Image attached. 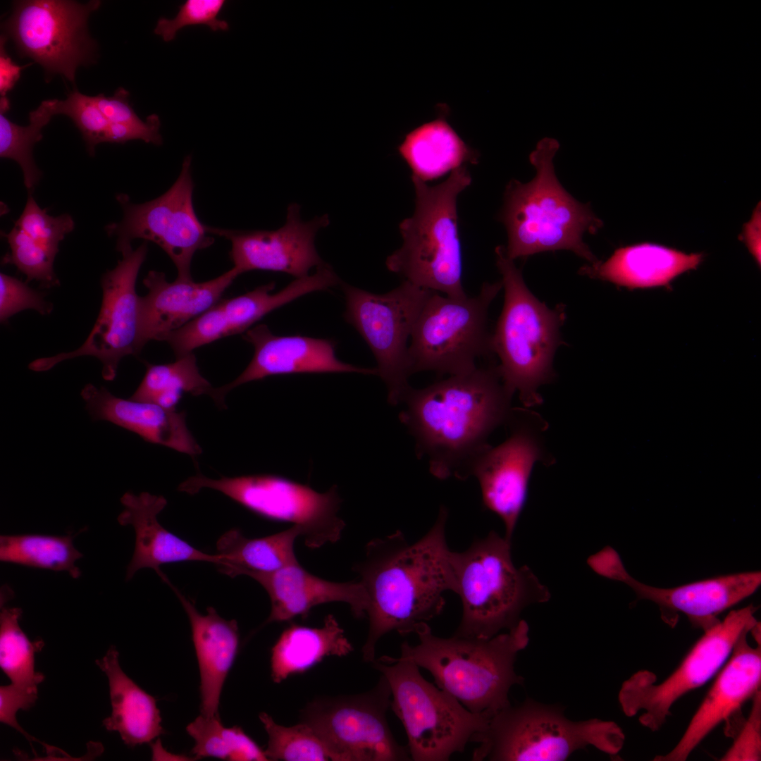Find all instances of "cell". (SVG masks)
Segmentation results:
<instances>
[{
	"label": "cell",
	"instance_id": "obj_23",
	"mask_svg": "<svg viewBox=\"0 0 761 761\" xmlns=\"http://www.w3.org/2000/svg\"><path fill=\"white\" fill-rule=\"evenodd\" d=\"M743 633L714 677V681L676 745L657 761H684L720 723L741 711L760 690L761 646H751Z\"/></svg>",
	"mask_w": 761,
	"mask_h": 761
},
{
	"label": "cell",
	"instance_id": "obj_33",
	"mask_svg": "<svg viewBox=\"0 0 761 761\" xmlns=\"http://www.w3.org/2000/svg\"><path fill=\"white\" fill-rule=\"evenodd\" d=\"M302 535L297 526L259 538H248L238 529H230L217 542L218 553L223 557L220 570L233 577L248 571L271 572L297 564L294 544Z\"/></svg>",
	"mask_w": 761,
	"mask_h": 761
},
{
	"label": "cell",
	"instance_id": "obj_11",
	"mask_svg": "<svg viewBox=\"0 0 761 761\" xmlns=\"http://www.w3.org/2000/svg\"><path fill=\"white\" fill-rule=\"evenodd\" d=\"M757 607L729 612L723 620L703 630L679 666L662 682L654 673L640 670L624 681L618 694L624 714L638 716L641 724L658 731L674 704L682 696L713 679L731 655L740 637L757 623Z\"/></svg>",
	"mask_w": 761,
	"mask_h": 761
},
{
	"label": "cell",
	"instance_id": "obj_26",
	"mask_svg": "<svg viewBox=\"0 0 761 761\" xmlns=\"http://www.w3.org/2000/svg\"><path fill=\"white\" fill-rule=\"evenodd\" d=\"M124 509L117 520L121 526L131 525L135 531V545L127 567L126 580L142 568L153 569L167 584L170 582L160 566L166 563L198 561L220 565L223 557L204 552L161 526L157 519L167 505L161 495L126 492L120 498Z\"/></svg>",
	"mask_w": 761,
	"mask_h": 761
},
{
	"label": "cell",
	"instance_id": "obj_39",
	"mask_svg": "<svg viewBox=\"0 0 761 761\" xmlns=\"http://www.w3.org/2000/svg\"><path fill=\"white\" fill-rule=\"evenodd\" d=\"M259 717L268 737L264 750L269 760L338 761L329 746L306 723L285 726L266 712H261Z\"/></svg>",
	"mask_w": 761,
	"mask_h": 761
},
{
	"label": "cell",
	"instance_id": "obj_43",
	"mask_svg": "<svg viewBox=\"0 0 761 761\" xmlns=\"http://www.w3.org/2000/svg\"><path fill=\"white\" fill-rule=\"evenodd\" d=\"M225 3V0H187L180 6L174 18H159L154 33L168 42L174 39L178 30L189 25H205L213 31L228 30L227 21L218 18Z\"/></svg>",
	"mask_w": 761,
	"mask_h": 761
},
{
	"label": "cell",
	"instance_id": "obj_15",
	"mask_svg": "<svg viewBox=\"0 0 761 761\" xmlns=\"http://www.w3.org/2000/svg\"><path fill=\"white\" fill-rule=\"evenodd\" d=\"M191 163V156H187L175 182L153 200L135 204L127 194H117L123 218L105 228L109 236L116 237L119 252L132 247L131 242L137 238L154 242L175 264L177 278L186 280H192L191 264L194 254L214 242L194 209Z\"/></svg>",
	"mask_w": 761,
	"mask_h": 761
},
{
	"label": "cell",
	"instance_id": "obj_44",
	"mask_svg": "<svg viewBox=\"0 0 761 761\" xmlns=\"http://www.w3.org/2000/svg\"><path fill=\"white\" fill-rule=\"evenodd\" d=\"M32 239L49 247L58 249L59 243L75 227L73 218L68 214L51 216L47 209L37 204L29 194L25 208L15 224Z\"/></svg>",
	"mask_w": 761,
	"mask_h": 761
},
{
	"label": "cell",
	"instance_id": "obj_48",
	"mask_svg": "<svg viewBox=\"0 0 761 761\" xmlns=\"http://www.w3.org/2000/svg\"><path fill=\"white\" fill-rule=\"evenodd\" d=\"M37 698L30 697L15 689L11 685L0 687V720L23 734L29 741H36L27 734L18 724L16 714L20 709L27 710L32 707Z\"/></svg>",
	"mask_w": 761,
	"mask_h": 761
},
{
	"label": "cell",
	"instance_id": "obj_50",
	"mask_svg": "<svg viewBox=\"0 0 761 761\" xmlns=\"http://www.w3.org/2000/svg\"><path fill=\"white\" fill-rule=\"evenodd\" d=\"M757 215L758 214L757 213V216L746 225V228L745 229V236L748 247L750 248L755 256L757 259L759 258L760 260V256L759 255L760 249H758V247H760V216L758 217Z\"/></svg>",
	"mask_w": 761,
	"mask_h": 761
},
{
	"label": "cell",
	"instance_id": "obj_41",
	"mask_svg": "<svg viewBox=\"0 0 761 761\" xmlns=\"http://www.w3.org/2000/svg\"><path fill=\"white\" fill-rule=\"evenodd\" d=\"M56 112L69 117L80 131L89 155L94 156L95 147L104 142L109 122L99 110L94 97L80 93L75 89L64 100L57 99Z\"/></svg>",
	"mask_w": 761,
	"mask_h": 761
},
{
	"label": "cell",
	"instance_id": "obj_27",
	"mask_svg": "<svg viewBox=\"0 0 761 761\" xmlns=\"http://www.w3.org/2000/svg\"><path fill=\"white\" fill-rule=\"evenodd\" d=\"M86 409L96 421H110L134 432L144 440L161 445L192 457L202 452L186 424L185 413L156 404L125 400L105 387L87 383L81 391Z\"/></svg>",
	"mask_w": 761,
	"mask_h": 761
},
{
	"label": "cell",
	"instance_id": "obj_14",
	"mask_svg": "<svg viewBox=\"0 0 761 761\" xmlns=\"http://www.w3.org/2000/svg\"><path fill=\"white\" fill-rule=\"evenodd\" d=\"M101 4L99 0L17 1L2 24L4 35L13 40L20 56L43 68L47 81L61 74L74 82L77 68L94 61L96 47L87 20Z\"/></svg>",
	"mask_w": 761,
	"mask_h": 761
},
{
	"label": "cell",
	"instance_id": "obj_3",
	"mask_svg": "<svg viewBox=\"0 0 761 761\" xmlns=\"http://www.w3.org/2000/svg\"><path fill=\"white\" fill-rule=\"evenodd\" d=\"M529 626L521 619L514 628L490 638L434 635L427 623L416 631L419 643L404 641L402 660L415 663L433 676L438 688L474 713H494L511 704L509 693L524 678L514 668L518 653L529 642Z\"/></svg>",
	"mask_w": 761,
	"mask_h": 761
},
{
	"label": "cell",
	"instance_id": "obj_37",
	"mask_svg": "<svg viewBox=\"0 0 761 761\" xmlns=\"http://www.w3.org/2000/svg\"><path fill=\"white\" fill-rule=\"evenodd\" d=\"M194 739L195 758L235 761H268L265 750L238 726L225 727L220 717L200 714L186 727Z\"/></svg>",
	"mask_w": 761,
	"mask_h": 761
},
{
	"label": "cell",
	"instance_id": "obj_51",
	"mask_svg": "<svg viewBox=\"0 0 761 761\" xmlns=\"http://www.w3.org/2000/svg\"><path fill=\"white\" fill-rule=\"evenodd\" d=\"M10 109L9 100L6 97H1L0 99V113H6Z\"/></svg>",
	"mask_w": 761,
	"mask_h": 761
},
{
	"label": "cell",
	"instance_id": "obj_28",
	"mask_svg": "<svg viewBox=\"0 0 761 761\" xmlns=\"http://www.w3.org/2000/svg\"><path fill=\"white\" fill-rule=\"evenodd\" d=\"M190 623L200 675V712L220 717L219 703L226 678L235 660L240 643L237 623L221 617L212 607L199 612L194 603L171 583Z\"/></svg>",
	"mask_w": 761,
	"mask_h": 761
},
{
	"label": "cell",
	"instance_id": "obj_19",
	"mask_svg": "<svg viewBox=\"0 0 761 761\" xmlns=\"http://www.w3.org/2000/svg\"><path fill=\"white\" fill-rule=\"evenodd\" d=\"M524 411L513 409L507 423L510 434L501 444L490 446L474 462L469 477L478 481L483 507L502 521L505 537L512 541L526 502L528 483L535 464L550 462L537 423Z\"/></svg>",
	"mask_w": 761,
	"mask_h": 761
},
{
	"label": "cell",
	"instance_id": "obj_5",
	"mask_svg": "<svg viewBox=\"0 0 761 761\" xmlns=\"http://www.w3.org/2000/svg\"><path fill=\"white\" fill-rule=\"evenodd\" d=\"M511 542L492 531L466 550L452 551L454 593L462 606L454 635L490 638L516 626L528 606L550 600L532 570L514 564Z\"/></svg>",
	"mask_w": 761,
	"mask_h": 761
},
{
	"label": "cell",
	"instance_id": "obj_1",
	"mask_svg": "<svg viewBox=\"0 0 761 761\" xmlns=\"http://www.w3.org/2000/svg\"><path fill=\"white\" fill-rule=\"evenodd\" d=\"M447 509L442 506L430 530L414 543L401 531L373 538L362 561L354 566L367 600L368 636L361 652L366 662L375 660L379 639L392 631L415 633L438 616L444 593L455 590L452 550L446 540Z\"/></svg>",
	"mask_w": 761,
	"mask_h": 761
},
{
	"label": "cell",
	"instance_id": "obj_4",
	"mask_svg": "<svg viewBox=\"0 0 761 761\" xmlns=\"http://www.w3.org/2000/svg\"><path fill=\"white\" fill-rule=\"evenodd\" d=\"M559 141L545 137L528 159L536 169L527 183L511 180L505 192L500 218L506 226V255L512 260L546 251L571 250L590 264L598 261L583 242L584 233H595L602 222L569 194L558 181L553 159Z\"/></svg>",
	"mask_w": 761,
	"mask_h": 761
},
{
	"label": "cell",
	"instance_id": "obj_12",
	"mask_svg": "<svg viewBox=\"0 0 761 761\" xmlns=\"http://www.w3.org/2000/svg\"><path fill=\"white\" fill-rule=\"evenodd\" d=\"M184 488L190 495L203 488L216 490L262 517L292 523L302 528L304 543L311 549L336 543L345 526L338 514L341 500L335 485L319 493L276 475L214 479L197 473L185 481Z\"/></svg>",
	"mask_w": 761,
	"mask_h": 761
},
{
	"label": "cell",
	"instance_id": "obj_30",
	"mask_svg": "<svg viewBox=\"0 0 761 761\" xmlns=\"http://www.w3.org/2000/svg\"><path fill=\"white\" fill-rule=\"evenodd\" d=\"M119 653L110 647L103 658L95 661L106 674L109 684L111 714L103 720L106 730L118 731L129 747L149 743L166 733L161 725L156 700L142 689L122 670Z\"/></svg>",
	"mask_w": 761,
	"mask_h": 761
},
{
	"label": "cell",
	"instance_id": "obj_22",
	"mask_svg": "<svg viewBox=\"0 0 761 761\" xmlns=\"http://www.w3.org/2000/svg\"><path fill=\"white\" fill-rule=\"evenodd\" d=\"M254 349L243 372L232 382L214 388L211 397L225 408V395L242 384L275 375L321 373H359L377 375L376 368L359 367L341 361L333 340L302 335L278 336L266 324L252 327L242 335Z\"/></svg>",
	"mask_w": 761,
	"mask_h": 761
},
{
	"label": "cell",
	"instance_id": "obj_6",
	"mask_svg": "<svg viewBox=\"0 0 761 761\" xmlns=\"http://www.w3.org/2000/svg\"><path fill=\"white\" fill-rule=\"evenodd\" d=\"M505 301L491 349L500 359L497 369L509 393L517 392L525 407L542 403L539 388L554 378L552 361L559 345L564 308H548L526 287L521 271L507 257L504 246L495 248Z\"/></svg>",
	"mask_w": 761,
	"mask_h": 761
},
{
	"label": "cell",
	"instance_id": "obj_25",
	"mask_svg": "<svg viewBox=\"0 0 761 761\" xmlns=\"http://www.w3.org/2000/svg\"><path fill=\"white\" fill-rule=\"evenodd\" d=\"M242 575L256 581L267 592L271 612L266 624L306 618L319 605L342 602L357 618L366 616L367 600L359 581L334 582L314 576L297 563L271 572L248 571Z\"/></svg>",
	"mask_w": 761,
	"mask_h": 761
},
{
	"label": "cell",
	"instance_id": "obj_32",
	"mask_svg": "<svg viewBox=\"0 0 761 761\" xmlns=\"http://www.w3.org/2000/svg\"><path fill=\"white\" fill-rule=\"evenodd\" d=\"M353 650L344 630L332 614L325 617L323 625L319 628L292 624L281 633L271 648V678L280 683L292 675L304 672L326 657H345Z\"/></svg>",
	"mask_w": 761,
	"mask_h": 761
},
{
	"label": "cell",
	"instance_id": "obj_38",
	"mask_svg": "<svg viewBox=\"0 0 761 761\" xmlns=\"http://www.w3.org/2000/svg\"><path fill=\"white\" fill-rule=\"evenodd\" d=\"M57 99H47L29 114V125H18L0 113V156L16 161L22 169L28 191L38 183L42 173L35 164L32 150L42 137V129L57 115Z\"/></svg>",
	"mask_w": 761,
	"mask_h": 761
},
{
	"label": "cell",
	"instance_id": "obj_20",
	"mask_svg": "<svg viewBox=\"0 0 761 761\" xmlns=\"http://www.w3.org/2000/svg\"><path fill=\"white\" fill-rule=\"evenodd\" d=\"M341 282L327 264L316 268L312 275L295 278L276 293H272L276 284L271 282L240 296L221 299L182 327L164 335L161 341L166 342L178 358L221 338L244 333L271 311L307 294L328 290Z\"/></svg>",
	"mask_w": 761,
	"mask_h": 761
},
{
	"label": "cell",
	"instance_id": "obj_40",
	"mask_svg": "<svg viewBox=\"0 0 761 761\" xmlns=\"http://www.w3.org/2000/svg\"><path fill=\"white\" fill-rule=\"evenodd\" d=\"M4 236L10 247V252L3 259L4 264L16 266L27 276L26 283L35 280L47 288L59 285L54 270V259L59 249L32 239L16 225Z\"/></svg>",
	"mask_w": 761,
	"mask_h": 761
},
{
	"label": "cell",
	"instance_id": "obj_7",
	"mask_svg": "<svg viewBox=\"0 0 761 761\" xmlns=\"http://www.w3.org/2000/svg\"><path fill=\"white\" fill-rule=\"evenodd\" d=\"M412 180L415 210L400 223L403 242L388 256L386 267L419 287L450 297H465L457 200L471 182L466 165L435 186L414 175Z\"/></svg>",
	"mask_w": 761,
	"mask_h": 761
},
{
	"label": "cell",
	"instance_id": "obj_36",
	"mask_svg": "<svg viewBox=\"0 0 761 761\" xmlns=\"http://www.w3.org/2000/svg\"><path fill=\"white\" fill-rule=\"evenodd\" d=\"M22 610L1 604L0 667L11 680V686L22 693L37 698V686L42 673L35 671V653L43 648L42 640L30 641L19 626Z\"/></svg>",
	"mask_w": 761,
	"mask_h": 761
},
{
	"label": "cell",
	"instance_id": "obj_45",
	"mask_svg": "<svg viewBox=\"0 0 761 761\" xmlns=\"http://www.w3.org/2000/svg\"><path fill=\"white\" fill-rule=\"evenodd\" d=\"M25 309H34L42 315H48L53 309V304L44 299L42 293L30 288L27 283L1 273V323H6L13 315Z\"/></svg>",
	"mask_w": 761,
	"mask_h": 761
},
{
	"label": "cell",
	"instance_id": "obj_17",
	"mask_svg": "<svg viewBox=\"0 0 761 761\" xmlns=\"http://www.w3.org/2000/svg\"><path fill=\"white\" fill-rule=\"evenodd\" d=\"M116 266L101 277L103 297L98 318L84 343L78 349L34 360L29 369L46 371L57 364L82 356L97 358L102 364V376L113 380L120 360L128 355H138L139 298L135 284L146 259L145 241L135 249L129 247L120 252Z\"/></svg>",
	"mask_w": 761,
	"mask_h": 761
},
{
	"label": "cell",
	"instance_id": "obj_21",
	"mask_svg": "<svg viewBox=\"0 0 761 761\" xmlns=\"http://www.w3.org/2000/svg\"><path fill=\"white\" fill-rule=\"evenodd\" d=\"M301 206L291 203L285 224L275 230H239L206 225V231L231 243L230 257L242 274L262 270L282 272L299 278L325 263L315 247L317 232L330 224L328 214L303 221Z\"/></svg>",
	"mask_w": 761,
	"mask_h": 761
},
{
	"label": "cell",
	"instance_id": "obj_8",
	"mask_svg": "<svg viewBox=\"0 0 761 761\" xmlns=\"http://www.w3.org/2000/svg\"><path fill=\"white\" fill-rule=\"evenodd\" d=\"M625 735L614 722L592 718L574 721L564 707L527 698L494 713L471 742L478 744L473 761H562L593 746L610 755L622 749Z\"/></svg>",
	"mask_w": 761,
	"mask_h": 761
},
{
	"label": "cell",
	"instance_id": "obj_16",
	"mask_svg": "<svg viewBox=\"0 0 761 761\" xmlns=\"http://www.w3.org/2000/svg\"><path fill=\"white\" fill-rule=\"evenodd\" d=\"M391 691L380 675L378 683L363 693L315 699L301 713L308 724L335 754L338 761L412 760L407 747L395 738L386 718Z\"/></svg>",
	"mask_w": 761,
	"mask_h": 761
},
{
	"label": "cell",
	"instance_id": "obj_29",
	"mask_svg": "<svg viewBox=\"0 0 761 761\" xmlns=\"http://www.w3.org/2000/svg\"><path fill=\"white\" fill-rule=\"evenodd\" d=\"M701 254H686L662 245L642 243L614 251L605 262L585 265L579 273L628 288L667 285L701 262Z\"/></svg>",
	"mask_w": 761,
	"mask_h": 761
},
{
	"label": "cell",
	"instance_id": "obj_31",
	"mask_svg": "<svg viewBox=\"0 0 761 761\" xmlns=\"http://www.w3.org/2000/svg\"><path fill=\"white\" fill-rule=\"evenodd\" d=\"M438 117L409 132L398 151L414 175L426 182L466 163L478 161V152L467 145L446 120Z\"/></svg>",
	"mask_w": 761,
	"mask_h": 761
},
{
	"label": "cell",
	"instance_id": "obj_49",
	"mask_svg": "<svg viewBox=\"0 0 761 761\" xmlns=\"http://www.w3.org/2000/svg\"><path fill=\"white\" fill-rule=\"evenodd\" d=\"M7 37L1 36L0 40V93L1 97L12 89L20 76V72L25 66H20L13 61L5 49Z\"/></svg>",
	"mask_w": 761,
	"mask_h": 761
},
{
	"label": "cell",
	"instance_id": "obj_18",
	"mask_svg": "<svg viewBox=\"0 0 761 761\" xmlns=\"http://www.w3.org/2000/svg\"><path fill=\"white\" fill-rule=\"evenodd\" d=\"M589 567L598 574L629 586L639 600H648L660 608L662 620L674 626L679 614H685L692 625L706 629L719 619L724 610L752 595L761 583L760 571L721 576L669 588L644 584L625 569L618 553L605 547L593 555Z\"/></svg>",
	"mask_w": 761,
	"mask_h": 761
},
{
	"label": "cell",
	"instance_id": "obj_9",
	"mask_svg": "<svg viewBox=\"0 0 761 761\" xmlns=\"http://www.w3.org/2000/svg\"><path fill=\"white\" fill-rule=\"evenodd\" d=\"M371 664L388 682L390 708L404 728L412 760H449L487 727L490 716L469 711L413 662L383 655Z\"/></svg>",
	"mask_w": 761,
	"mask_h": 761
},
{
	"label": "cell",
	"instance_id": "obj_34",
	"mask_svg": "<svg viewBox=\"0 0 761 761\" xmlns=\"http://www.w3.org/2000/svg\"><path fill=\"white\" fill-rule=\"evenodd\" d=\"M214 388L201 375L192 352L172 363L147 364L145 375L130 399L174 409L182 394L211 397Z\"/></svg>",
	"mask_w": 761,
	"mask_h": 761
},
{
	"label": "cell",
	"instance_id": "obj_35",
	"mask_svg": "<svg viewBox=\"0 0 761 761\" xmlns=\"http://www.w3.org/2000/svg\"><path fill=\"white\" fill-rule=\"evenodd\" d=\"M74 536L40 534L1 535L0 560L34 568L67 571L74 579L81 571L76 566L82 557L73 545Z\"/></svg>",
	"mask_w": 761,
	"mask_h": 761
},
{
	"label": "cell",
	"instance_id": "obj_13",
	"mask_svg": "<svg viewBox=\"0 0 761 761\" xmlns=\"http://www.w3.org/2000/svg\"><path fill=\"white\" fill-rule=\"evenodd\" d=\"M345 320L364 340L376 363L377 375L386 385L388 401L402 403L412 375L408 341L416 319L432 290L403 280L392 290L376 294L345 283Z\"/></svg>",
	"mask_w": 761,
	"mask_h": 761
},
{
	"label": "cell",
	"instance_id": "obj_2",
	"mask_svg": "<svg viewBox=\"0 0 761 761\" xmlns=\"http://www.w3.org/2000/svg\"><path fill=\"white\" fill-rule=\"evenodd\" d=\"M512 398L497 364L477 366L423 388L411 387L399 419L433 476L466 480L475 459L490 446V434L509 420Z\"/></svg>",
	"mask_w": 761,
	"mask_h": 761
},
{
	"label": "cell",
	"instance_id": "obj_47",
	"mask_svg": "<svg viewBox=\"0 0 761 761\" xmlns=\"http://www.w3.org/2000/svg\"><path fill=\"white\" fill-rule=\"evenodd\" d=\"M98 107L109 123H137L141 120L129 102L130 93L123 87L118 88L111 97L103 93L94 97Z\"/></svg>",
	"mask_w": 761,
	"mask_h": 761
},
{
	"label": "cell",
	"instance_id": "obj_46",
	"mask_svg": "<svg viewBox=\"0 0 761 761\" xmlns=\"http://www.w3.org/2000/svg\"><path fill=\"white\" fill-rule=\"evenodd\" d=\"M160 127V118L155 113L147 116L145 121L137 123H109L104 142L123 144L132 140H142L147 143L161 145L163 141Z\"/></svg>",
	"mask_w": 761,
	"mask_h": 761
},
{
	"label": "cell",
	"instance_id": "obj_10",
	"mask_svg": "<svg viewBox=\"0 0 761 761\" xmlns=\"http://www.w3.org/2000/svg\"><path fill=\"white\" fill-rule=\"evenodd\" d=\"M502 288L501 281L484 283L479 293L450 297L432 291L413 326L408 355L412 374H464L477 360L493 354L488 330V308Z\"/></svg>",
	"mask_w": 761,
	"mask_h": 761
},
{
	"label": "cell",
	"instance_id": "obj_24",
	"mask_svg": "<svg viewBox=\"0 0 761 761\" xmlns=\"http://www.w3.org/2000/svg\"><path fill=\"white\" fill-rule=\"evenodd\" d=\"M240 275L233 267L204 282L178 278L169 282L163 272L149 271L143 280L148 292L139 298L140 352L149 341H161L214 305Z\"/></svg>",
	"mask_w": 761,
	"mask_h": 761
},
{
	"label": "cell",
	"instance_id": "obj_42",
	"mask_svg": "<svg viewBox=\"0 0 761 761\" xmlns=\"http://www.w3.org/2000/svg\"><path fill=\"white\" fill-rule=\"evenodd\" d=\"M752 707L747 718L735 717L725 725L726 736L733 743L722 757V761L760 760L761 758V691L752 698Z\"/></svg>",
	"mask_w": 761,
	"mask_h": 761
}]
</instances>
